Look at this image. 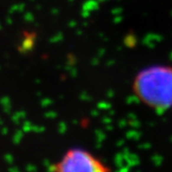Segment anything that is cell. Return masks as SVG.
Listing matches in <instances>:
<instances>
[{
	"label": "cell",
	"mask_w": 172,
	"mask_h": 172,
	"mask_svg": "<svg viewBox=\"0 0 172 172\" xmlns=\"http://www.w3.org/2000/svg\"><path fill=\"white\" fill-rule=\"evenodd\" d=\"M133 93L150 108H172V67L155 65L142 69L134 79Z\"/></svg>",
	"instance_id": "1"
},
{
	"label": "cell",
	"mask_w": 172,
	"mask_h": 172,
	"mask_svg": "<svg viewBox=\"0 0 172 172\" xmlns=\"http://www.w3.org/2000/svg\"><path fill=\"white\" fill-rule=\"evenodd\" d=\"M56 172H109L99 159L83 149L74 148L64 154L57 163Z\"/></svg>",
	"instance_id": "2"
}]
</instances>
